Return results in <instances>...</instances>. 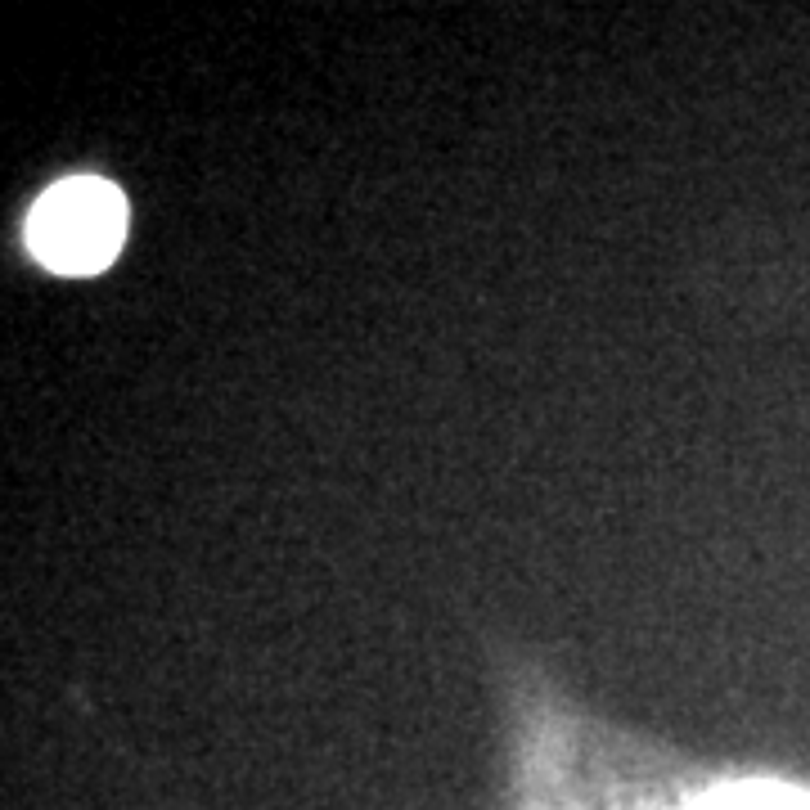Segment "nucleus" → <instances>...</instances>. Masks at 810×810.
I'll use <instances>...</instances> for the list:
<instances>
[{
    "instance_id": "1",
    "label": "nucleus",
    "mask_w": 810,
    "mask_h": 810,
    "mask_svg": "<svg viewBox=\"0 0 810 810\" xmlns=\"http://www.w3.org/2000/svg\"><path fill=\"white\" fill-rule=\"evenodd\" d=\"M504 810H810V783L711 765L585 716L536 662L504 666Z\"/></svg>"
},
{
    "instance_id": "2",
    "label": "nucleus",
    "mask_w": 810,
    "mask_h": 810,
    "mask_svg": "<svg viewBox=\"0 0 810 810\" xmlns=\"http://www.w3.org/2000/svg\"><path fill=\"white\" fill-rule=\"evenodd\" d=\"M27 252L59 275H95L126 239V203L108 180L68 176L27 212Z\"/></svg>"
}]
</instances>
